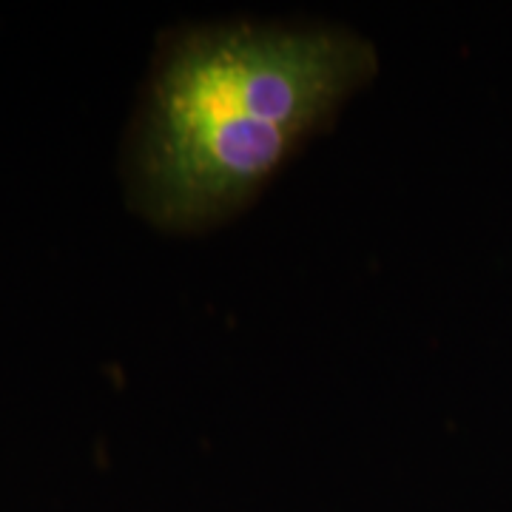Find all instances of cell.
I'll return each mask as SVG.
<instances>
[{
	"mask_svg": "<svg viewBox=\"0 0 512 512\" xmlns=\"http://www.w3.org/2000/svg\"><path fill=\"white\" fill-rule=\"evenodd\" d=\"M370 72V46L342 32L180 40L154 77L140 146L148 214L183 228L234 211Z\"/></svg>",
	"mask_w": 512,
	"mask_h": 512,
	"instance_id": "obj_1",
	"label": "cell"
}]
</instances>
